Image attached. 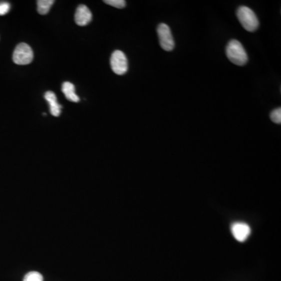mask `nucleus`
Listing matches in <instances>:
<instances>
[{"instance_id": "f257e3e1", "label": "nucleus", "mask_w": 281, "mask_h": 281, "mask_svg": "<svg viewBox=\"0 0 281 281\" xmlns=\"http://www.w3.org/2000/svg\"><path fill=\"white\" fill-rule=\"evenodd\" d=\"M226 54L231 63L238 66H244L249 60L246 49L238 40L232 39L228 42L226 48Z\"/></svg>"}, {"instance_id": "f03ea898", "label": "nucleus", "mask_w": 281, "mask_h": 281, "mask_svg": "<svg viewBox=\"0 0 281 281\" xmlns=\"http://www.w3.org/2000/svg\"><path fill=\"white\" fill-rule=\"evenodd\" d=\"M237 16L244 28L248 31L253 32L258 29L260 21L254 11L250 8L242 5L237 10Z\"/></svg>"}, {"instance_id": "7ed1b4c3", "label": "nucleus", "mask_w": 281, "mask_h": 281, "mask_svg": "<svg viewBox=\"0 0 281 281\" xmlns=\"http://www.w3.org/2000/svg\"><path fill=\"white\" fill-rule=\"evenodd\" d=\"M34 59L32 49L27 44L20 43L16 47L13 54V61L17 65L30 64Z\"/></svg>"}, {"instance_id": "20e7f679", "label": "nucleus", "mask_w": 281, "mask_h": 281, "mask_svg": "<svg viewBox=\"0 0 281 281\" xmlns=\"http://www.w3.org/2000/svg\"><path fill=\"white\" fill-rule=\"evenodd\" d=\"M157 34L162 48L167 52L172 51L175 46V42L170 27L166 23H160L157 27Z\"/></svg>"}, {"instance_id": "39448f33", "label": "nucleus", "mask_w": 281, "mask_h": 281, "mask_svg": "<svg viewBox=\"0 0 281 281\" xmlns=\"http://www.w3.org/2000/svg\"><path fill=\"white\" fill-rule=\"evenodd\" d=\"M110 65L112 70L117 75L125 74L128 70L127 56L124 52L120 50L114 51L112 54Z\"/></svg>"}, {"instance_id": "423d86ee", "label": "nucleus", "mask_w": 281, "mask_h": 281, "mask_svg": "<svg viewBox=\"0 0 281 281\" xmlns=\"http://www.w3.org/2000/svg\"><path fill=\"white\" fill-rule=\"evenodd\" d=\"M231 233L238 242H244L247 240L251 234V228L249 224L243 222L234 223L231 225Z\"/></svg>"}, {"instance_id": "0eeeda50", "label": "nucleus", "mask_w": 281, "mask_h": 281, "mask_svg": "<svg viewBox=\"0 0 281 281\" xmlns=\"http://www.w3.org/2000/svg\"><path fill=\"white\" fill-rule=\"evenodd\" d=\"M91 19H92V14L86 5H79L75 13V23L77 25H87L91 21Z\"/></svg>"}, {"instance_id": "6e6552de", "label": "nucleus", "mask_w": 281, "mask_h": 281, "mask_svg": "<svg viewBox=\"0 0 281 281\" xmlns=\"http://www.w3.org/2000/svg\"><path fill=\"white\" fill-rule=\"evenodd\" d=\"M45 99L48 102L49 108H50V113L54 117H59L60 115L62 106L59 105L56 99V95L52 91H48L45 92Z\"/></svg>"}, {"instance_id": "1a4fd4ad", "label": "nucleus", "mask_w": 281, "mask_h": 281, "mask_svg": "<svg viewBox=\"0 0 281 281\" xmlns=\"http://www.w3.org/2000/svg\"><path fill=\"white\" fill-rule=\"evenodd\" d=\"M62 91L66 96V99L70 102H78L80 101L79 97L75 93V87L70 82H64L62 85Z\"/></svg>"}, {"instance_id": "9d476101", "label": "nucleus", "mask_w": 281, "mask_h": 281, "mask_svg": "<svg viewBox=\"0 0 281 281\" xmlns=\"http://www.w3.org/2000/svg\"><path fill=\"white\" fill-rule=\"evenodd\" d=\"M54 0H38L37 1L38 12L41 15H45L50 10V8L53 5Z\"/></svg>"}, {"instance_id": "9b49d317", "label": "nucleus", "mask_w": 281, "mask_h": 281, "mask_svg": "<svg viewBox=\"0 0 281 281\" xmlns=\"http://www.w3.org/2000/svg\"><path fill=\"white\" fill-rule=\"evenodd\" d=\"M23 281H43V277L38 272H30L26 274Z\"/></svg>"}, {"instance_id": "f8f14e48", "label": "nucleus", "mask_w": 281, "mask_h": 281, "mask_svg": "<svg viewBox=\"0 0 281 281\" xmlns=\"http://www.w3.org/2000/svg\"><path fill=\"white\" fill-rule=\"evenodd\" d=\"M271 120L277 124H281V108L275 109L271 113Z\"/></svg>"}, {"instance_id": "ddd939ff", "label": "nucleus", "mask_w": 281, "mask_h": 281, "mask_svg": "<svg viewBox=\"0 0 281 281\" xmlns=\"http://www.w3.org/2000/svg\"><path fill=\"white\" fill-rule=\"evenodd\" d=\"M104 2L118 9H123L126 6V2L124 0H105Z\"/></svg>"}, {"instance_id": "4468645a", "label": "nucleus", "mask_w": 281, "mask_h": 281, "mask_svg": "<svg viewBox=\"0 0 281 281\" xmlns=\"http://www.w3.org/2000/svg\"><path fill=\"white\" fill-rule=\"evenodd\" d=\"M10 9V5L8 2H1L0 3V16L6 14Z\"/></svg>"}]
</instances>
